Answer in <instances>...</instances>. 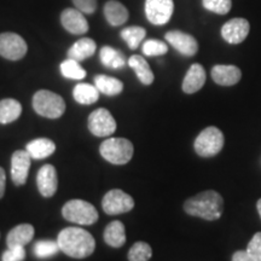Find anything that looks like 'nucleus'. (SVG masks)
<instances>
[{
    "label": "nucleus",
    "instance_id": "1a4fd4ad",
    "mask_svg": "<svg viewBox=\"0 0 261 261\" xmlns=\"http://www.w3.org/2000/svg\"><path fill=\"white\" fill-rule=\"evenodd\" d=\"M89 129L96 137H110L116 130V121L106 108H98L90 114Z\"/></svg>",
    "mask_w": 261,
    "mask_h": 261
},
{
    "label": "nucleus",
    "instance_id": "412c9836",
    "mask_svg": "<svg viewBox=\"0 0 261 261\" xmlns=\"http://www.w3.org/2000/svg\"><path fill=\"white\" fill-rule=\"evenodd\" d=\"M97 45L91 38H83L77 40L68 51V58L77 62L85 61L92 57L96 52Z\"/></svg>",
    "mask_w": 261,
    "mask_h": 261
},
{
    "label": "nucleus",
    "instance_id": "58836bf2",
    "mask_svg": "<svg viewBox=\"0 0 261 261\" xmlns=\"http://www.w3.org/2000/svg\"><path fill=\"white\" fill-rule=\"evenodd\" d=\"M256 208H257V212H259V215H260V218H261V198H260L259 201H257Z\"/></svg>",
    "mask_w": 261,
    "mask_h": 261
},
{
    "label": "nucleus",
    "instance_id": "f257e3e1",
    "mask_svg": "<svg viewBox=\"0 0 261 261\" xmlns=\"http://www.w3.org/2000/svg\"><path fill=\"white\" fill-rule=\"evenodd\" d=\"M60 249L74 259H85L93 254L96 241L89 231L81 227H65L57 237Z\"/></svg>",
    "mask_w": 261,
    "mask_h": 261
},
{
    "label": "nucleus",
    "instance_id": "7c9ffc66",
    "mask_svg": "<svg viewBox=\"0 0 261 261\" xmlns=\"http://www.w3.org/2000/svg\"><path fill=\"white\" fill-rule=\"evenodd\" d=\"M152 256V249L146 242H136L128 252V261H149Z\"/></svg>",
    "mask_w": 261,
    "mask_h": 261
},
{
    "label": "nucleus",
    "instance_id": "bb28decb",
    "mask_svg": "<svg viewBox=\"0 0 261 261\" xmlns=\"http://www.w3.org/2000/svg\"><path fill=\"white\" fill-rule=\"evenodd\" d=\"M99 91L96 86L90 84H77L73 90L74 99L77 103L90 106V104L96 103L99 98Z\"/></svg>",
    "mask_w": 261,
    "mask_h": 261
},
{
    "label": "nucleus",
    "instance_id": "b1692460",
    "mask_svg": "<svg viewBox=\"0 0 261 261\" xmlns=\"http://www.w3.org/2000/svg\"><path fill=\"white\" fill-rule=\"evenodd\" d=\"M22 114V106L14 98L0 100V123L6 125L16 121Z\"/></svg>",
    "mask_w": 261,
    "mask_h": 261
},
{
    "label": "nucleus",
    "instance_id": "9b49d317",
    "mask_svg": "<svg viewBox=\"0 0 261 261\" xmlns=\"http://www.w3.org/2000/svg\"><path fill=\"white\" fill-rule=\"evenodd\" d=\"M250 31L249 22L246 18L237 17L227 21L221 27V37L228 44H241L246 40Z\"/></svg>",
    "mask_w": 261,
    "mask_h": 261
},
{
    "label": "nucleus",
    "instance_id": "f3484780",
    "mask_svg": "<svg viewBox=\"0 0 261 261\" xmlns=\"http://www.w3.org/2000/svg\"><path fill=\"white\" fill-rule=\"evenodd\" d=\"M205 83V70L201 64L195 63L189 68L184 80H182L181 89L185 93L192 94L200 91Z\"/></svg>",
    "mask_w": 261,
    "mask_h": 261
},
{
    "label": "nucleus",
    "instance_id": "0eeeda50",
    "mask_svg": "<svg viewBox=\"0 0 261 261\" xmlns=\"http://www.w3.org/2000/svg\"><path fill=\"white\" fill-rule=\"evenodd\" d=\"M27 42L21 35L6 32L0 34V56L9 61H19L27 55Z\"/></svg>",
    "mask_w": 261,
    "mask_h": 261
},
{
    "label": "nucleus",
    "instance_id": "39448f33",
    "mask_svg": "<svg viewBox=\"0 0 261 261\" xmlns=\"http://www.w3.org/2000/svg\"><path fill=\"white\" fill-rule=\"evenodd\" d=\"M224 146L223 132L215 126L204 128L195 140V151L201 158H212L218 155Z\"/></svg>",
    "mask_w": 261,
    "mask_h": 261
},
{
    "label": "nucleus",
    "instance_id": "4c0bfd02",
    "mask_svg": "<svg viewBox=\"0 0 261 261\" xmlns=\"http://www.w3.org/2000/svg\"><path fill=\"white\" fill-rule=\"evenodd\" d=\"M5 185H6V175L3 167H0V198L5 194Z\"/></svg>",
    "mask_w": 261,
    "mask_h": 261
},
{
    "label": "nucleus",
    "instance_id": "aec40b11",
    "mask_svg": "<svg viewBox=\"0 0 261 261\" xmlns=\"http://www.w3.org/2000/svg\"><path fill=\"white\" fill-rule=\"evenodd\" d=\"M25 150L34 160H42L51 156L56 151V144L48 138H38L29 142Z\"/></svg>",
    "mask_w": 261,
    "mask_h": 261
},
{
    "label": "nucleus",
    "instance_id": "dca6fc26",
    "mask_svg": "<svg viewBox=\"0 0 261 261\" xmlns=\"http://www.w3.org/2000/svg\"><path fill=\"white\" fill-rule=\"evenodd\" d=\"M211 74L214 83L220 86H233L242 77V71L236 65H214Z\"/></svg>",
    "mask_w": 261,
    "mask_h": 261
},
{
    "label": "nucleus",
    "instance_id": "9d476101",
    "mask_svg": "<svg viewBox=\"0 0 261 261\" xmlns=\"http://www.w3.org/2000/svg\"><path fill=\"white\" fill-rule=\"evenodd\" d=\"M174 11L173 0H145V15L150 23L166 24Z\"/></svg>",
    "mask_w": 261,
    "mask_h": 261
},
{
    "label": "nucleus",
    "instance_id": "4be33fe9",
    "mask_svg": "<svg viewBox=\"0 0 261 261\" xmlns=\"http://www.w3.org/2000/svg\"><path fill=\"white\" fill-rule=\"evenodd\" d=\"M103 237L108 246L113 248L122 247L126 243L125 225L119 220L113 221L106 227Z\"/></svg>",
    "mask_w": 261,
    "mask_h": 261
},
{
    "label": "nucleus",
    "instance_id": "473e14b6",
    "mask_svg": "<svg viewBox=\"0 0 261 261\" xmlns=\"http://www.w3.org/2000/svg\"><path fill=\"white\" fill-rule=\"evenodd\" d=\"M204 9L218 15H226L232 8L231 0H202Z\"/></svg>",
    "mask_w": 261,
    "mask_h": 261
},
{
    "label": "nucleus",
    "instance_id": "ddd939ff",
    "mask_svg": "<svg viewBox=\"0 0 261 261\" xmlns=\"http://www.w3.org/2000/svg\"><path fill=\"white\" fill-rule=\"evenodd\" d=\"M165 39L167 40L173 47L181 55L187 57H192L197 54L198 51V44L197 40L192 37V35L188 34V33L180 32V31H172L166 33Z\"/></svg>",
    "mask_w": 261,
    "mask_h": 261
},
{
    "label": "nucleus",
    "instance_id": "393cba45",
    "mask_svg": "<svg viewBox=\"0 0 261 261\" xmlns=\"http://www.w3.org/2000/svg\"><path fill=\"white\" fill-rule=\"evenodd\" d=\"M94 86L100 93L106 96H117L122 92L123 84L119 79L108 75H97L94 76Z\"/></svg>",
    "mask_w": 261,
    "mask_h": 261
},
{
    "label": "nucleus",
    "instance_id": "c85d7f7f",
    "mask_svg": "<svg viewBox=\"0 0 261 261\" xmlns=\"http://www.w3.org/2000/svg\"><path fill=\"white\" fill-rule=\"evenodd\" d=\"M61 73L64 77L71 80H81L86 76V70L81 67L77 61L68 58L61 64Z\"/></svg>",
    "mask_w": 261,
    "mask_h": 261
},
{
    "label": "nucleus",
    "instance_id": "4468645a",
    "mask_svg": "<svg viewBox=\"0 0 261 261\" xmlns=\"http://www.w3.org/2000/svg\"><path fill=\"white\" fill-rule=\"evenodd\" d=\"M61 23L71 34L83 35L89 32V22L80 10L65 9L61 14Z\"/></svg>",
    "mask_w": 261,
    "mask_h": 261
},
{
    "label": "nucleus",
    "instance_id": "a878e982",
    "mask_svg": "<svg viewBox=\"0 0 261 261\" xmlns=\"http://www.w3.org/2000/svg\"><path fill=\"white\" fill-rule=\"evenodd\" d=\"M100 62L109 69H120L126 64V58L119 50L112 46H103L99 52Z\"/></svg>",
    "mask_w": 261,
    "mask_h": 261
},
{
    "label": "nucleus",
    "instance_id": "f704fd0d",
    "mask_svg": "<svg viewBox=\"0 0 261 261\" xmlns=\"http://www.w3.org/2000/svg\"><path fill=\"white\" fill-rule=\"evenodd\" d=\"M24 259V247H9L2 256V261H23Z\"/></svg>",
    "mask_w": 261,
    "mask_h": 261
},
{
    "label": "nucleus",
    "instance_id": "f03ea898",
    "mask_svg": "<svg viewBox=\"0 0 261 261\" xmlns=\"http://www.w3.org/2000/svg\"><path fill=\"white\" fill-rule=\"evenodd\" d=\"M184 211L191 217L214 221L219 219L223 214L224 200L217 191H203L185 201Z\"/></svg>",
    "mask_w": 261,
    "mask_h": 261
},
{
    "label": "nucleus",
    "instance_id": "6ab92c4d",
    "mask_svg": "<svg viewBox=\"0 0 261 261\" xmlns=\"http://www.w3.org/2000/svg\"><path fill=\"white\" fill-rule=\"evenodd\" d=\"M104 16L109 24L119 27V25L126 23L128 19V10L117 0H109L104 5Z\"/></svg>",
    "mask_w": 261,
    "mask_h": 261
},
{
    "label": "nucleus",
    "instance_id": "c756f323",
    "mask_svg": "<svg viewBox=\"0 0 261 261\" xmlns=\"http://www.w3.org/2000/svg\"><path fill=\"white\" fill-rule=\"evenodd\" d=\"M60 250V246H58L57 242L48 240L38 241L34 248H33V252L39 259H47V257L55 256Z\"/></svg>",
    "mask_w": 261,
    "mask_h": 261
},
{
    "label": "nucleus",
    "instance_id": "423d86ee",
    "mask_svg": "<svg viewBox=\"0 0 261 261\" xmlns=\"http://www.w3.org/2000/svg\"><path fill=\"white\" fill-rule=\"evenodd\" d=\"M62 215L65 220L79 225H93L98 220V212L90 202L71 200L62 208Z\"/></svg>",
    "mask_w": 261,
    "mask_h": 261
},
{
    "label": "nucleus",
    "instance_id": "f8f14e48",
    "mask_svg": "<svg viewBox=\"0 0 261 261\" xmlns=\"http://www.w3.org/2000/svg\"><path fill=\"white\" fill-rule=\"evenodd\" d=\"M32 158L27 150H17L11 158V179L16 187H22L28 179Z\"/></svg>",
    "mask_w": 261,
    "mask_h": 261
},
{
    "label": "nucleus",
    "instance_id": "5701e85b",
    "mask_svg": "<svg viewBox=\"0 0 261 261\" xmlns=\"http://www.w3.org/2000/svg\"><path fill=\"white\" fill-rule=\"evenodd\" d=\"M128 65L136 71L137 76H138L139 81L143 85L149 86V85L154 83V73H152L148 62H146L142 56H139V55H133L132 57H129Z\"/></svg>",
    "mask_w": 261,
    "mask_h": 261
},
{
    "label": "nucleus",
    "instance_id": "c9c22d12",
    "mask_svg": "<svg viewBox=\"0 0 261 261\" xmlns=\"http://www.w3.org/2000/svg\"><path fill=\"white\" fill-rule=\"evenodd\" d=\"M75 8L80 10L83 14L91 15L97 10V0H71Z\"/></svg>",
    "mask_w": 261,
    "mask_h": 261
},
{
    "label": "nucleus",
    "instance_id": "6e6552de",
    "mask_svg": "<svg viewBox=\"0 0 261 261\" xmlns=\"http://www.w3.org/2000/svg\"><path fill=\"white\" fill-rule=\"evenodd\" d=\"M102 207L108 215H119L132 211L135 208V200L125 191L113 189L103 197Z\"/></svg>",
    "mask_w": 261,
    "mask_h": 261
},
{
    "label": "nucleus",
    "instance_id": "cd10ccee",
    "mask_svg": "<svg viewBox=\"0 0 261 261\" xmlns=\"http://www.w3.org/2000/svg\"><path fill=\"white\" fill-rule=\"evenodd\" d=\"M146 35V31L143 27L133 25V27H127L121 31V38L127 42L130 50H136L142 44Z\"/></svg>",
    "mask_w": 261,
    "mask_h": 261
},
{
    "label": "nucleus",
    "instance_id": "20e7f679",
    "mask_svg": "<svg viewBox=\"0 0 261 261\" xmlns=\"http://www.w3.org/2000/svg\"><path fill=\"white\" fill-rule=\"evenodd\" d=\"M35 113L47 119H58L65 112V102L60 94L48 90H40L33 97Z\"/></svg>",
    "mask_w": 261,
    "mask_h": 261
},
{
    "label": "nucleus",
    "instance_id": "7ed1b4c3",
    "mask_svg": "<svg viewBox=\"0 0 261 261\" xmlns=\"http://www.w3.org/2000/svg\"><path fill=\"white\" fill-rule=\"evenodd\" d=\"M99 152L104 160L113 165H126L132 159L135 148L133 144L126 138H108L100 144Z\"/></svg>",
    "mask_w": 261,
    "mask_h": 261
},
{
    "label": "nucleus",
    "instance_id": "a211bd4d",
    "mask_svg": "<svg viewBox=\"0 0 261 261\" xmlns=\"http://www.w3.org/2000/svg\"><path fill=\"white\" fill-rule=\"evenodd\" d=\"M34 237V227L31 224H19L8 233V247H24Z\"/></svg>",
    "mask_w": 261,
    "mask_h": 261
},
{
    "label": "nucleus",
    "instance_id": "72a5a7b5",
    "mask_svg": "<svg viewBox=\"0 0 261 261\" xmlns=\"http://www.w3.org/2000/svg\"><path fill=\"white\" fill-rule=\"evenodd\" d=\"M247 253L255 261H261V232L254 234L250 242L248 243Z\"/></svg>",
    "mask_w": 261,
    "mask_h": 261
},
{
    "label": "nucleus",
    "instance_id": "2eb2a0df",
    "mask_svg": "<svg viewBox=\"0 0 261 261\" xmlns=\"http://www.w3.org/2000/svg\"><path fill=\"white\" fill-rule=\"evenodd\" d=\"M38 190L42 197H52L57 192V171L52 165H45L39 169L37 175Z\"/></svg>",
    "mask_w": 261,
    "mask_h": 261
},
{
    "label": "nucleus",
    "instance_id": "2f4dec72",
    "mask_svg": "<svg viewBox=\"0 0 261 261\" xmlns=\"http://www.w3.org/2000/svg\"><path fill=\"white\" fill-rule=\"evenodd\" d=\"M142 50L145 56L156 57V56H163V55L167 54L168 46L166 42L158 40V39H149V40L144 41Z\"/></svg>",
    "mask_w": 261,
    "mask_h": 261
},
{
    "label": "nucleus",
    "instance_id": "e433bc0d",
    "mask_svg": "<svg viewBox=\"0 0 261 261\" xmlns=\"http://www.w3.org/2000/svg\"><path fill=\"white\" fill-rule=\"evenodd\" d=\"M232 261H255L249 254L247 253V250H237L232 255Z\"/></svg>",
    "mask_w": 261,
    "mask_h": 261
}]
</instances>
